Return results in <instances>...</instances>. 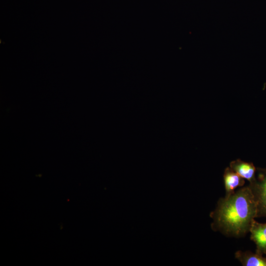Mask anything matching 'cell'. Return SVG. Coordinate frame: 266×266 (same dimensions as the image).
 Listing matches in <instances>:
<instances>
[{"mask_svg":"<svg viewBox=\"0 0 266 266\" xmlns=\"http://www.w3.org/2000/svg\"><path fill=\"white\" fill-rule=\"evenodd\" d=\"M210 216L212 229L226 235L239 237L249 232L257 217V205L249 186L220 198Z\"/></svg>","mask_w":266,"mask_h":266,"instance_id":"obj_1","label":"cell"},{"mask_svg":"<svg viewBox=\"0 0 266 266\" xmlns=\"http://www.w3.org/2000/svg\"><path fill=\"white\" fill-rule=\"evenodd\" d=\"M257 177L248 185L257 205V217H266V168L257 169Z\"/></svg>","mask_w":266,"mask_h":266,"instance_id":"obj_2","label":"cell"},{"mask_svg":"<svg viewBox=\"0 0 266 266\" xmlns=\"http://www.w3.org/2000/svg\"><path fill=\"white\" fill-rule=\"evenodd\" d=\"M249 232L250 238L256 246V252L266 255V223H259L254 220Z\"/></svg>","mask_w":266,"mask_h":266,"instance_id":"obj_3","label":"cell"},{"mask_svg":"<svg viewBox=\"0 0 266 266\" xmlns=\"http://www.w3.org/2000/svg\"><path fill=\"white\" fill-rule=\"evenodd\" d=\"M223 178L226 191L225 197L233 194L236 188L242 186L245 184L244 179L230 167L225 168Z\"/></svg>","mask_w":266,"mask_h":266,"instance_id":"obj_4","label":"cell"},{"mask_svg":"<svg viewBox=\"0 0 266 266\" xmlns=\"http://www.w3.org/2000/svg\"><path fill=\"white\" fill-rule=\"evenodd\" d=\"M230 167L241 177L248 180L249 183L252 182L256 178V168L252 163L237 159L230 163Z\"/></svg>","mask_w":266,"mask_h":266,"instance_id":"obj_5","label":"cell"},{"mask_svg":"<svg viewBox=\"0 0 266 266\" xmlns=\"http://www.w3.org/2000/svg\"><path fill=\"white\" fill-rule=\"evenodd\" d=\"M235 257L243 266H266V257L257 252L239 250Z\"/></svg>","mask_w":266,"mask_h":266,"instance_id":"obj_6","label":"cell"}]
</instances>
